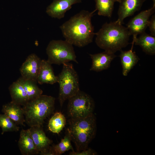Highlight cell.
<instances>
[{
    "mask_svg": "<svg viewBox=\"0 0 155 155\" xmlns=\"http://www.w3.org/2000/svg\"><path fill=\"white\" fill-rule=\"evenodd\" d=\"M96 11L82 10L61 25L60 28L65 40L79 47L91 43L95 34L91 19Z\"/></svg>",
    "mask_w": 155,
    "mask_h": 155,
    "instance_id": "cell-1",
    "label": "cell"
},
{
    "mask_svg": "<svg viewBox=\"0 0 155 155\" xmlns=\"http://www.w3.org/2000/svg\"><path fill=\"white\" fill-rule=\"evenodd\" d=\"M42 60L35 54L29 55L21 66L20 70L21 77L37 82Z\"/></svg>",
    "mask_w": 155,
    "mask_h": 155,
    "instance_id": "cell-10",
    "label": "cell"
},
{
    "mask_svg": "<svg viewBox=\"0 0 155 155\" xmlns=\"http://www.w3.org/2000/svg\"><path fill=\"white\" fill-rule=\"evenodd\" d=\"M134 44L140 46L146 54L154 55L155 54V37L144 32L138 37H133Z\"/></svg>",
    "mask_w": 155,
    "mask_h": 155,
    "instance_id": "cell-19",
    "label": "cell"
},
{
    "mask_svg": "<svg viewBox=\"0 0 155 155\" xmlns=\"http://www.w3.org/2000/svg\"><path fill=\"white\" fill-rule=\"evenodd\" d=\"M95 42L100 48L115 53L129 44L130 35L126 27L117 20L105 23L95 34Z\"/></svg>",
    "mask_w": 155,
    "mask_h": 155,
    "instance_id": "cell-2",
    "label": "cell"
},
{
    "mask_svg": "<svg viewBox=\"0 0 155 155\" xmlns=\"http://www.w3.org/2000/svg\"><path fill=\"white\" fill-rule=\"evenodd\" d=\"M97 153L94 150L88 148L84 150L80 151L75 152L74 151L70 152L69 155H96Z\"/></svg>",
    "mask_w": 155,
    "mask_h": 155,
    "instance_id": "cell-25",
    "label": "cell"
},
{
    "mask_svg": "<svg viewBox=\"0 0 155 155\" xmlns=\"http://www.w3.org/2000/svg\"><path fill=\"white\" fill-rule=\"evenodd\" d=\"M97 130L96 118L93 113L84 118H71L67 129L77 151L88 148Z\"/></svg>",
    "mask_w": 155,
    "mask_h": 155,
    "instance_id": "cell-3",
    "label": "cell"
},
{
    "mask_svg": "<svg viewBox=\"0 0 155 155\" xmlns=\"http://www.w3.org/2000/svg\"><path fill=\"white\" fill-rule=\"evenodd\" d=\"M151 35L155 37V15H153L150 20H149L148 24Z\"/></svg>",
    "mask_w": 155,
    "mask_h": 155,
    "instance_id": "cell-26",
    "label": "cell"
},
{
    "mask_svg": "<svg viewBox=\"0 0 155 155\" xmlns=\"http://www.w3.org/2000/svg\"><path fill=\"white\" fill-rule=\"evenodd\" d=\"M153 2V5L155 6V0H152Z\"/></svg>",
    "mask_w": 155,
    "mask_h": 155,
    "instance_id": "cell-27",
    "label": "cell"
},
{
    "mask_svg": "<svg viewBox=\"0 0 155 155\" xmlns=\"http://www.w3.org/2000/svg\"><path fill=\"white\" fill-rule=\"evenodd\" d=\"M68 100L67 113L71 118H84L93 113L94 102L87 93L80 90Z\"/></svg>",
    "mask_w": 155,
    "mask_h": 155,
    "instance_id": "cell-7",
    "label": "cell"
},
{
    "mask_svg": "<svg viewBox=\"0 0 155 155\" xmlns=\"http://www.w3.org/2000/svg\"><path fill=\"white\" fill-rule=\"evenodd\" d=\"M66 119L60 112H56L50 119L48 125L49 130L54 133H59L64 127Z\"/></svg>",
    "mask_w": 155,
    "mask_h": 155,
    "instance_id": "cell-22",
    "label": "cell"
},
{
    "mask_svg": "<svg viewBox=\"0 0 155 155\" xmlns=\"http://www.w3.org/2000/svg\"><path fill=\"white\" fill-rule=\"evenodd\" d=\"M0 127L2 129V134L7 132H16L20 129L11 119L4 114H0Z\"/></svg>",
    "mask_w": 155,
    "mask_h": 155,
    "instance_id": "cell-24",
    "label": "cell"
},
{
    "mask_svg": "<svg viewBox=\"0 0 155 155\" xmlns=\"http://www.w3.org/2000/svg\"><path fill=\"white\" fill-rule=\"evenodd\" d=\"M73 45L65 40H51L46 49L47 61L51 64L60 65L71 61L78 63Z\"/></svg>",
    "mask_w": 155,
    "mask_h": 155,
    "instance_id": "cell-6",
    "label": "cell"
},
{
    "mask_svg": "<svg viewBox=\"0 0 155 155\" xmlns=\"http://www.w3.org/2000/svg\"><path fill=\"white\" fill-rule=\"evenodd\" d=\"M71 141L70 134L67 130L65 136L63 139H61L60 142L51 147L54 155H61L65 152L71 150L73 151V148L71 144Z\"/></svg>",
    "mask_w": 155,
    "mask_h": 155,
    "instance_id": "cell-23",
    "label": "cell"
},
{
    "mask_svg": "<svg viewBox=\"0 0 155 155\" xmlns=\"http://www.w3.org/2000/svg\"><path fill=\"white\" fill-rule=\"evenodd\" d=\"M134 44V42L133 40L131 47L130 50L125 51L122 50L120 51L119 57L122 67V74L124 76L127 75L140 59L135 52L133 51Z\"/></svg>",
    "mask_w": 155,
    "mask_h": 155,
    "instance_id": "cell-16",
    "label": "cell"
},
{
    "mask_svg": "<svg viewBox=\"0 0 155 155\" xmlns=\"http://www.w3.org/2000/svg\"><path fill=\"white\" fill-rule=\"evenodd\" d=\"M55 101V98L42 94L30 100L23 107L25 122L30 127H41L44 120L53 112Z\"/></svg>",
    "mask_w": 155,
    "mask_h": 155,
    "instance_id": "cell-4",
    "label": "cell"
},
{
    "mask_svg": "<svg viewBox=\"0 0 155 155\" xmlns=\"http://www.w3.org/2000/svg\"><path fill=\"white\" fill-rule=\"evenodd\" d=\"M155 11V6L148 9L140 12L131 18L126 25L130 35L133 37H137L144 32L148 27L149 18Z\"/></svg>",
    "mask_w": 155,
    "mask_h": 155,
    "instance_id": "cell-8",
    "label": "cell"
},
{
    "mask_svg": "<svg viewBox=\"0 0 155 155\" xmlns=\"http://www.w3.org/2000/svg\"><path fill=\"white\" fill-rule=\"evenodd\" d=\"M96 9L98 11V15L110 18L111 17L115 2L119 3V0H94Z\"/></svg>",
    "mask_w": 155,
    "mask_h": 155,
    "instance_id": "cell-21",
    "label": "cell"
},
{
    "mask_svg": "<svg viewBox=\"0 0 155 155\" xmlns=\"http://www.w3.org/2000/svg\"><path fill=\"white\" fill-rule=\"evenodd\" d=\"M146 0H119L117 20L123 24L124 19L132 16L135 12L140 10Z\"/></svg>",
    "mask_w": 155,
    "mask_h": 155,
    "instance_id": "cell-12",
    "label": "cell"
},
{
    "mask_svg": "<svg viewBox=\"0 0 155 155\" xmlns=\"http://www.w3.org/2000/svg\"><path fill=\"white\" fill-rule=\"evenodd\" d=\"M28 129L39 154L42 155H54L50 146L52 141L46 136L41 127L32 126Z\"/></svg>",
    "mask_w": 155,
    "mask_h": 155,
    "instance_id": "cell-9",
    "label": "cell"
},
{
    "mask_svg": "<svg viewBox=\"0 0 155 155\" xmlns=\"http://www.w3.org/2000/svg\"><path fill=\"white\" fill-rule=\"evenodd\" d=\"M63 65L61 71L57 76L59 85L58 99L61 106L65 100L80 90L78 76L73 65L69 62Z\"/></svg>",
    "mask_w": 155,
    "mask_h": 155,
    "instance_id": "cell-5",
    "label": "cell"
},
{
    "mask_svg": "<svg viewBox=\"0 0 155 155\" xmlns=\"http://www.w3.org/2000/svg\"><path fill=\"white\" fill-rule=\"evenodd\" d=\"M82 0H54L46 8V12L52 18L61 19L65 13L71 9L72 6L80 3Z\"/></svg>",
    "mask_w": 155,
    "mask_h": 155,
    "instance_id": "cell-11",
    "label": "cell"
},
{
    "mask_svg": "<svg viewBox=\"0 0 155 155\" xmlns=\"http://www.w3.org/2000/svg\"><path fill=\"white\" fill-rule=\"evenodd\" d=\"M1 111L17 125H24V111L20 105L11 101L3 105Z\"/></svg>",
    "mask_w": 155,
    "mask_h": 155,
    "instance_id": "cell-14",
    "label": "cell"
},
{
    "mask_svg": "<svg viewBox=\"0 0 155 155\" xmlns=\"http://www.w3.org/2000/svg\"><path fill=\"white\" fill-rule=\"evenodd\" d=\"M92 60L90 70L99 72L108 69L112 61L116 57L115 53L105 51L102 53L89 54Z\"/></svg>",
    "mask_w": 155,
    "mask_h": 155,
    "instance_id": "cell-13",
    "label": "cell"
},
{
    "mask_svg": "<svg viewBox=\"0 0 155 155\" xmlns=\"http://www.w3.org/2000/svg\"><path fill=\"white\" fill-rule=\"evenodd\" d=\"M9 89L11 101L24 106L30 101L26 91L18 80L10 85Z\"/></svg>",
    "mask_w": 155,
    "mask_h": 155,
    "instance_id": "cell-18",
    "label": "cell"
},
{
    "mask_svg": "<svg viewBox=\"0 0 155 155\" xmlns=\"http://www.w3.org/2000/svg\"><path fill=\"white\" fill-rule=\"evenodd\" d=\"M57 77L53 71L51 64L47 60H42L40 69L37 81L39 84H53L57 82Z\"/></svg>",
    "mask_w": 155,
    "mask_h": 155,
    "instance_id": "cell-17",
    "label": "cell"
},
{
    "mask_svg": "<svg viewBox=\"0 0 155 155\" xmlns=\"http://www.w3.org/2000/svg\"><path fill=\"white\" fill-rule=\"evenodd\" d=\"M26 91L30 100L36 99L42 94L43 91L36 84V82L24 79L22 77L18 79Z\"/></svg>",
    "mask_w": 155,
    "mask_h": 155,
    "instance_id": "cell-20",
    "label": "cell"
},
{
    "mask_svg": "<svg viewBox=\"0 0 155 155\" xmlns=\"http://www.w3.org/2000/svg\"><path fill=\"white\" fill-rule=\"evenodd\" d=\"M18 145L22 155H33L39 154L28 129L27 130L22 129L21 130Z\"/></svg>",
    "mask_w": 155,
    "mask_h": 155,
    "instance_id": "cell-15",
    "label": "cell"
}]
</instances>
